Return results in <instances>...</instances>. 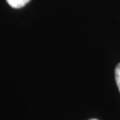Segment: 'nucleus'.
Returning a JSON list of instances; mask_svg holds the SVG:
<instances>
[{
    "label": "nucleus",
    "instance_id": "1",
    "mask_svg": "<svg viewBox=\"0 0 120 120\" xmlns=\"http://www.w3.org/2000/svg\"><path fill=\"white\" fill-rule=\"evenodd\" d=\"M30 0H6L8 4L12 8L20 9L27 5Z\"/></svg>",
    "mask_w": 120,
    "mask_h": 120
},
{
    "label": "nucleus",
    "instance_id": "2",
    "mask_svg": "<svg viewBox=\"0 0 120 120\" xmlns=\"http://www.w3.org/2000/svg\"><path fill=\"white\" fill-rule=\"evenodd\" d=\"M115 77H116V84H117L119 91L120 92V63L116 66V71H115Z\"/></svg>",
    "mask_w": 120,
    "mask_h": 120
},
{
    "label": "nucleus",
    "instance_id": "3",
    "mask_svg": "<svg viewBox=\"0 0 120 120\" xmlns=\"http://www.w3.org/2000/svg\"><path fill=\"white\" fill-rule=\"evenodd\" d=\"M90 120H98V119H90Z\"/></svg>",
    "mask_w": 120,
    "mask_h": 120
}]
</instances>
